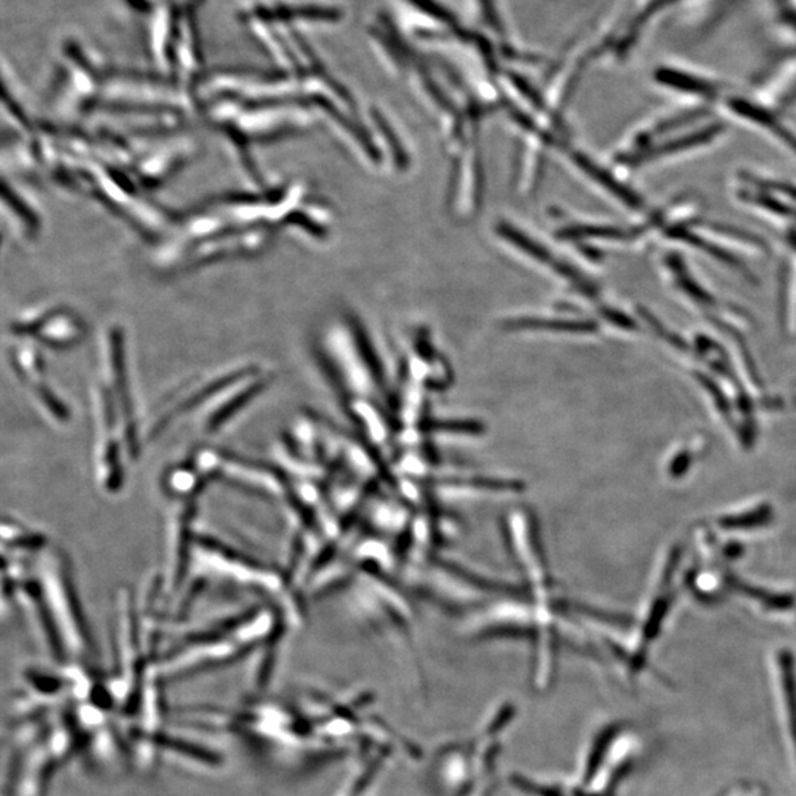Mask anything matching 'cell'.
<instances>
[{"label":"cell","instance_id":"obj_5","mask_svg":"<svg viewBox=\"0 0 796 796\" xmlns=\"http://www.w3.org/2000/svg\"><path fill=\"white\" fill-rule=\"evenodd\" d=\"M577 164H579L581 169H583L585 173L590 175V178H593L594 181H598L599 183H601V185L605 186L606 190H610L612 194L619 196V198H622L624 203H627L635 208H637V205L640 204L639 198H636V196L630 194V192H628L626 187H623L622 185H619V183H616L610 174L605 173V171L592 164V162H590L588 158L577 157Z\"/></svg>","mask_w":796,"mask_h":796},{"label":"cell","instance_id":"obj_4","mask_svg":"<svg viewBox=\"0 0 796 796\" xmlns=\"http://www.w3.org/2000/svg\"><path fill=\"white\" fill-rule=\"evenodd\" d=\"M509 783L518 796H573L568 783L546 781L525 774H515Z\"/></svg>","mask_w":796,"mask_h":796},{"label":"cell","instance_id":"obj_6","mask_svg":"<svg viewBox=\"0 0 796 796\" xmlns=\"http://www.w3.org/2000/svg\"><path fill=\"white\" fill-rule=\"evenodd\" d=\"M410 2H412L413 5H417L419 10L427 12V14L435 16L436 20L444 21V23L452 25L455 24V19H453V16L448 14L443 7L434 2V0H410Z\"/></svg>","mask_w":796,"mask_h":796},{"label":"cell","instance_id":"obj_2","mask_svg":"<svg viewBox=\"0 0 796 796\" xmlns=\"http://www.w3.org/2000/svg\"><path fill=\"white\" fill-rule=\"evenodd\" d=\"M196 499L183 500L170 512L167 522V572L164 573L167 594L183 588L192 564L195 533Z\"/></svg>","mask_w":796,"mask_h":796},{"label":"cell","instance_id":"obj_1","mask_svg":"<svg viewBox=\"0 0 796 796\" xmlns=\"http://www.w3.org/2000/svg\"><path fill=\"white\" fill-rule=\"evenodd\" d=\"M48 596L53 603H48L50 618L57 628L59 640L64 649V637L66 646L72 652H88L92 646L91 635L88 632V624L77 594L75 581H72L70 568L62 558H57L54 567L50 568Z\"/></svg>","mask_w":796,"mask_h":796},{"label":"cell","instance_id":"obj_3","mask_svg":"<svg viewBox=\"0 0 796 796\" xmlns=\"http://www.w3.org/2000/svg\"><path fill=\"white\" fill-rule=\"evenodd\" d=\"M774 721L785 759L796 777V663L789 650L777 655L773 686Z\"/></svg>","mask_w":796,"mask_h":796}]
</instances>
